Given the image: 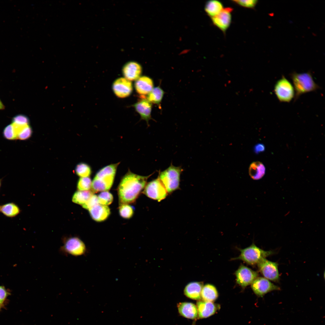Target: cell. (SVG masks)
<instances>
[{
  "instance_id": "obj_11",
  "label": "cell",
  "mask_w": 325,
  "mask_h": 325,
  "mask_svg": "<svg viewBox=\"0 0 325 325\" xmlns=\"http://www.w3.org/2000/svg\"><path fill=\"white\" fill-rule=\"evenodd\" d=\"M233 10V8L231 7L224 8L217 15L211 18L214 25L224 33L231 24V13Z\"/></svg>"
},
{
  "instance_id": "obj_10",
  "label": "cell",
  "mask_w": 325,
  "mask_h": 325,
  "mask_svg": "<svg viewBox=\"0 0 325 325\" xmlns=\"http://www.w3.org/2000/svg\"><path fill=\"white\" fill-rule=\"evenodd\" d=\"M253 291L258 296L263 297L266 293L274 290H279L280 288L265 278L257 277L251 283Z\"/></svg>"
},
{
  "instance_id": "obj_26",
  "label": "cell",
  "mask_w": 325,
  "mask_h": 325,
  "mask_svg": "<svg viewBox=\"0 0 325 325\" xmlns=\"http://www.w3.org/2000/svg\"><path fill=\"white\" fill-rule=\"evenodd\" d=\"M94 193L91 190L77 191L73 195L72 201L82 206L89 200Z\"/></svg>"
},
{
  "instance_id": "obj_37",
  "label": "cell",
  "mask_w": 325,
  "mask_h": 325,
  "mask_svg": "<svg viewBox=\"0 0 325 325\" xmlns=\"http://www.w3.org/2000/svg\"><path fill=\"white\" fill-rule=\"evenodd\" d=\"M265 149V146L263 144H257L254 147L255 152L257 153L264 151Z\"/></svg>"
},
{
  "instance_id": "obj_28",
  "label": "cell",
  "mask_w": 325,
  "mask_h": 325,
  "mask_svg": "<svg viewBox=\"0 0 325 325\" xmlns=\"http://www.w3.org/2000/svg\"><path fill=\"white\" fill-rule=\"evenodd\" d=\"M75 171L77 175L81 177H89L91 173L90 166L88 164L83 163L77 165Z\"/></svg>"
},
{
  "instance_id": "obj_24",
  "label": "cell",
  "mask_w": 325,
  "mask_h": 325,
  "mask_svg": "<svg viewBox=\"0 0 325 325\" xmlns=\"http://www.w3.org/2000/svg\"><path fill=\"white\" fill-rule=\"evenodd\" d=\"M218 296L217 291L213 286L208 284L203 286L201 292V297L204 301L212 302L215 300Z\"/></svg>"
},
{
  "instance_id": "obj_31",
  "label": "cell",
  "mask_w": 325,
  "mask_h": 325,
  "mask_svg": "<svg viewBox=\"0 0 325 325\" xmlns=\"http://www.w3.org/2000/svg\"><path fill=\"white\" fill-rule=\"evenodd\" d=\"M92 181L89 177H81L77 183V188L79 190H88L91 188Z\"/></svg>"
},
{
  "instance_id": "obj_2",
  "label": "cell",
  "mask_w": 325,
  "mask_h": 325,
  "mask_svg": "<svg viewBox=\"0 0 325 325\" xmlns=\"http://www.w3.org/2000/svg\"><path fill=\"white\" fill-rule=\"evenodd\" d=\"M120 162L107 165L98 171L92 181L91 191L94 193L108 191L113 185Z\"/></svg>"
},
{
  "instance_id": "obj_39",
  "label": "cell",
  "mask_w": 325,
  "mask_h": 325,
  "mask_svg": "<svg viewBox=\"0 0 325 325\" xmlns=\"http://www.w3.org/2000/svg\"><path fill=\"white\" fill-rule=\"evenodd\" d=\"M2 179H0V188L2 185Z\"/></svg>"
},
{
  "instance_id": "obj_38",
  "label": "cell",
  "mask_w": 325,
  "mask_h": 325,
  "mask_svg": "<svg viewBox=\"0 0 325 325\" xmlns=\"http://www.w3.org/2000/svg\"><path fill=\"white\" fill-rule=\"evenodd\" d=\"M5 108V107L2 102L0 100V110H2Z\"/></svg>"
},
{
  "instance_id": "obj_32",
  "label": "cell",
  "mask_w": 325,
  "mask_h": 325,
  "mask_svg": "<svg viewBox=\"0 0 325 325\" xmlns=\"http://www.w3.org/2000/svg\"><path fill=\"white\" fill-rule=\"evenodd\" d=\"M3 134L4 137L7 140H17L16 136L12 124L7 125L4 128Z\"/></svg>"
},
{
  "instance_id": "obj_22",
  "label": "cell",
  "mask_w": 325,
  "mask_h": 325,
  "mask_svg": "<svg viewBox=\"0 0 325 325\" xmlns=\"http://www.w3.org/2000/svg\"><path fill=\"white\" fill-rule=\"evenodd\" d=\"M265 167L261 162H253L250 166L249 174L251 178L254 180L261 178L265 175Z\"/></svg>"
},
{
  "instance_id": "obj_13",
  "label": "cell",
  "mask_w": 325,
  "mask_h": 325,
  "mask_svg": "<svg viewBox=\"0 0 325 325\" xmlns=\"http://www.w3.org/2000/svg\"><path fill=\"white\" fill-rule=\"evenodd\" d=\"M112 89L116 96L119 98H125L131 94L133 86L131 81L125 78L121 77L114 82Z\"/></svg>"
},
{
  "instance_id": "obj_8",
  "label": "cell",
  "mask_w": 325,
  "mask_h": 325,
  "mask_svg": "<svg viewBox=\"0 0 325 325\" xmlns=\"http://www.w3.org/2000/svg\"><path fill=\"white\" fill-rule=\"evenodd\" d=\"M85 246L80 239L76 237L69 238L64 241L61 251L64 253L74 256L84 254L86 251Z\"/></svg>"
},
{
  "instance_id": "obj_3",
  "label": "cell",
  "mask_w": 325,
  "mask_h": 325,
  "mask_svg": "<svg viewBox=\"0 0 325 325\" xmlns=\"http://www.w3.org/2000/svg\"><path fill=\"white\" fill-rule=\"evenodd\" d=\"M295 90V99L296 100L302 94L314 91L320 88L314 81L310 72L298 73L293 72L290 75Z\"/></svg>"
},
{
  "instance_id": "obj_17",
  "label": "cell",
  "mask_w": 325,
  "mask_h": 325,
  "mask_svg": "<svg viewBox=\"0 0 325 325\" xmlns=\"http://www.w3.org/2000/svg\"><path fill=\"white\" fill-rule=\"evenodd\" d=\"M218 306L212 302L198 301L197 303V308L199 317L206 318L213 315L219 308Z\"/></svg>"
},
{
  "instance_id": "obj_7",
  "label": "cell",
  "mask_w": 325,
  "mask_h": 325,
  "mask_svg": "<svg viewBox=\"0 0 325 325\" xmlns=\"http://www.w3.org/2000/svg\"><path fill=\"white\" fill-rule=\"evenodd\" d=\"M143 193L149 198L158 202L165 199L168 193L158 178L147 183Z\"/></svg>"
},
{
  "instance_id": "obj_14",
  "label": "cell",
  "mask_w": 325,
  "mask_h": 325,
  "mask_svg": "<svg viewBox=\"0 0 325 325\" xmlns=\"http://www.w3.org/2000/svg\"><path fill=\"white\" fill-rule=\"evenodd\" d=\"M141 96V99L134 104L133 107L139 114L141 119L145 120L148 124L149 121L151 119L152 103L145 96Z\"/></svg>"
},
{
  "instance_id": "obj_18",
  "label": "cell",
  "mask_w": 325,
  "mask_h": 325,
  "mask_svg": "<svg viewBox=\"0 0 325 325\" xmlns=\"http://www.w3.org/2000/svg\"><path fill=\"white\" fill-rule=\"evenodd\" d=\"M88 210L92 218L98 222H101L105 220L110 214V209L107 206L99 203L95 205Z\"/></svg>"
},
{
  "instance_id": "obj_6",
  "label": "cell",
  "mask_w": 325,
  "mask_h": 325,
  "mask_svg": "<svg viewBox=\"0 0 325 325\" xmlns=\"http://www.w3.org/2000/svg\"><path fill=\"white\" fill-rule=\"evenodd\" d=\"M274 91L277 99L281 102H289L294 96L292 85L283 76L275 84Z\"/></svg>"
},
{
  "instance_id": "obj_12",
  "label": "cell",
  "mask_w": 325,
  "mask_h": 325,
  "mask_svg": "<svg viewBox=\"0 0 325 325\" xmlns=\"http://www.w3.org/2000/svg\"><path fill=\"white\" fill-rule=\"evenodd\" d=\"M235 274L237 283L243 287L251 284L258 275L257 272L242 265L236 271Z\"/></svg>"
},
{
  "instance_id": "obj_16",
  "label": "cell",
  "mask_w": 325,
  "mask_h": 325,
  "mask_svg": "<svg viewBox=\"0 0 325 325\" xmlns=\"http://www.w3.org/2000/svg\"><path fill=\"white\" fill-rule=\"evenodd\" d=\"M153 80L146 76H140L135 80V87L137 92L141 96H145L148 94L153 88Z\"/></svg>"
},
{
  "instance_id": "obj_5",
  "label": "cell",
  "mask_w": 325,
  "mask_h": 325,
  "mask_svg": "<svg viewBox=\"0 0 325 325\" xmlns=\"http://www.w3.org/2000/svg\"><path fill=\"white\" fill-rule=\"evenodd\" d=\"M240 251L241 253L239 256L234 259L242 260L250 265L258 264L263 259L274 253L272 251L262 249L254 243L248 247L240 249Z\"/></svg>"
},
{
  "instance_id": "obj_40",
  "label": "cell",
  "mask_w": 325,
  "mask_h": 325,
  "mask_svg": "<svg viewBox=\"0 0 325 325\" xmlns=\"http://www.w3.org/2000/svg\"><path fill=\"white\" fill-rule=\"evenodd\" d=\"M2 306H3V305H2L1 304H0V309L2 308Z\"/></svg>"
},
{
  "instance_id": "obj_9",
  "label": "cell",
  "mask_w": 325,
  "mask_h": 325,
  "mask_svg": "<svg viewBox=\"0 0 325 325\" xmlns=\"http://www.w3.org/2000/svg\"><path fill=\"white\" fill-rule=\"evenodd\" d=\"M259 270L266 279L274 281H277L280 279L278 264L269 261L265 258L258 264Z\"/></svg>"
},
{
  "instance_id": "obj_34",
  "label": "cell",
  "mask_w": 325,
  "mask_h": 325,
  "mask_svg": "<svg viewBox=\"0 0 325 325\" xmlns=\"http://www.w3.org/2000/svg\"><path fill=\"white\" fill-rule=\"evenodd\" d=\"M99 203L98 196L94 194L82 206L84 209L89 210Z\"/></svg>"
},
{
  "instance_id": "obj_25",
  "label": "cell",
  "mask_w": 325,
  "mask_h": 325,
  "mask_svg": "<svg viewBox=\"0 0 325 325\" xmlns=\"http://www.w3.org/2000/svg\"><path fill=\"white\" fill-rule=\"evenodd\" d=\"M0 211L6 217L13 218L20 214V210L17 205L11 202L7 203L1 206Z\"/></svg>"
},
{
  "instance_id": "obj_4",
  "label": "cell",
  "mask_w": 325,
  "mask_h": 325,
  "mask_svg": "<svg viewBox=\"0 0 325 325\" xmlns=\"http://www.w3.org/2000/svg\"><path fill=\"white\" fill-rule=\"evenodd\" d=\"M183 171L181 167L175 166L171 164L159 173L158 178L168 193H172L179 188L180 175Z\"/></svg>"
},
{
  "instance_id": "obj_15",
  "label": "cell",
  "mask_w": 325,
  "mask_h": 325,
  "mask_svg": "<svg viewBox=\"0 0 325 325\" xmlns=\"http://www.w3.org/2000/svg\"><path fill=\"white\" fill-rule=\"evenodd\" d=\"M122 72L126 79L130 81L136 80L141 74L142 68L138 63L131 61L126 63L123 66Z\"/></svg>"
},
{
  "instance_id": "obj_27",
  "label": "cell",
  "mask_w": 325,
  "mask_h": 325,
  "mask_svg": "<svg viewBox=\"0 0 325 325\" xmlns=\"http://www.w3.org/2000/svg\"><path fill=\"white\" fill-rule=\"evenodd\" d=\"M164 94L163 90L159 86L153 88L147 94L146 98L152 104L159 105Z\"/></svg>"
},
{
  "instance_id": "obj_36",
  "label": "cell",
  "mask_w": 325,
  "mask_h": 325,
  "mask_svg": "<svg viewBox=\"0 0 325 325\" xmlns=\"http://www.w3.org/2000/svg\"><path fill=\"white\" fill-rule=\"evenodd\" d=\"M9 293L4 286H0V304L3 305Z\"/></svg>"
},
{
  "instance_id": "obj_1",
  "label": "cell",
  "mask_w": 325,
  "mask_h": 325,
  "mask_svg": "<svg viewBox=\"0 0 325 325\" xmlns=\"http://www.w3.org/2000/svg\"><path fill=\"white\" fill-rule=\"evenodd\" d=\"M151 175L143 176L128 171L121 179L118 187L119 205L135 202L145 187L147 180Z\"/></svg>"
},
{
  "instance_id": "obj_19",
  "label": "cell",
  "mask_w": 325,
  "mask_h": 325,
  "mask_svg": "<svg viewBox=\"0 0 325 325\" xmlns=\"http://www.w3.org/2000/svg\"><path fill=\"white\" fill-rule=\"evenodd\" d=\"M179 313L183 317L192 319L197 318L198 313L197 307L194 304L189 302H180L178 304Z\"/></svg>"
},
{
  "instance_id": "obj_35",
  "label": "cell",
  "mask_w": 325,
  "mask_h": 325,
  "mask_svg": "<svg viewBox=\"0 0 325 325\" xmlns=\"http://www.w3.org/2000/svg\"><path fill=\"white\" fill-rule=\"evenodd\" d=\"M12 123L20 125L29 124L28 118L22 115H19L14 116L12 119Z\"/></svg>"
},
{
  "instance_id": "obj_23",
  "label": "cell",
  "mask_w": 325,
  "mask_h": 325,
  "mask_svg": "<svg viewBox=\"0 0 325 325\" xmlns=\"http://www.w3.org/2000/svg\"><path fill=\"white\" fill-rule=\"evenodd\" d=\"M13 126L16 135L17 139L25 140L31 137L32 131L29 124H14Z\"/></svg>"
},
{
  "instance_id": "obj_41",
  "label": "cell",
  "mask_w": 325,
  "mask_h": 325,
  "mask_svg": "<svg viewBox=\"0 0 325 325\" xmlns=\"http://www.w3.org/2000/svg\"><path fill=\"white\" fill-rule=\"evenodd\" d=\"M0 210H1V206H0Z\"/></svg>"
},
{
  "instance_id": "obj_21",
  "label": "cell",
  "mask_w": 325,
  "mask_h": 325,
  "mask_svg": "<svg viewBox=\"0 0 325 325\" xmlns=\"http://www.w3.org/2000/svg\"><path fill=\"white\" fill-rule=\"evenodd\" d=\"M223 8L222 3L220 1L216 0L208 1L205 6L206 12L211 18L217 15Z\"/></svg>"
},
{
  "instance_id": "obj_29",
  "label": "cell",
  "mask_w": 325,
  "mask_h": 325,
  "mask_svg": "<svg viewBox=\"0 0 325 325\" xmlns=\"http://www.w3.org/2000/svg\"><path fill=\"white\" fill-rule=\"evenodd\" d=\"M99 203L105 206L111 204L113 200L112 195L108 191H102L98 196Z\"/></svg>"
},
{
  "instance_id": "obj_20",
  "label": "cell",
  "mask_w": 325,
  "mask_h": 325,
  "mask_svg": "<svg viewBox=\"0 0 325 325\" xmlns=\"http://www.w3.org/2000/svg\"><path fill=\"white\" fill-rule=\"evenodd\" d=\"M203 287L202 282H193L188 284L184 289L185 295L189 298L199 300L201 298V292Z\"/></svg>"
},
{
  "instance_id": "obj_33",
  "label": "cell",
  "mask_w": 325,
  "mask_h": 325,
  "mask_svg": "<svg viewBox=\"0 0 325 325\" xmlns=\"http://www.w3.org/2000/svg\"><path fill=\"white\" fill-rule=\"evenodd\" d=\"M232 1L240 6L249 8H255L258 2L256 0H235Z\"/></svg>"
},
{
  "instance_id": "obj_30",
  "label": "cell",
  "mask_w": 325,
  "mask_h": 325,
  "mask_svg": "<svg viewBox=\"0 0 325 325\" xmlns=\"http://www.w3.org/2000/svg\"><path fill=\"white\" fill-rule=\"evenodd\" d=\"M119 211L120 216L126 219L131 218L134 213V210L132 207L128 204L119 205Z\"/></svg>"
}]
</instances>
